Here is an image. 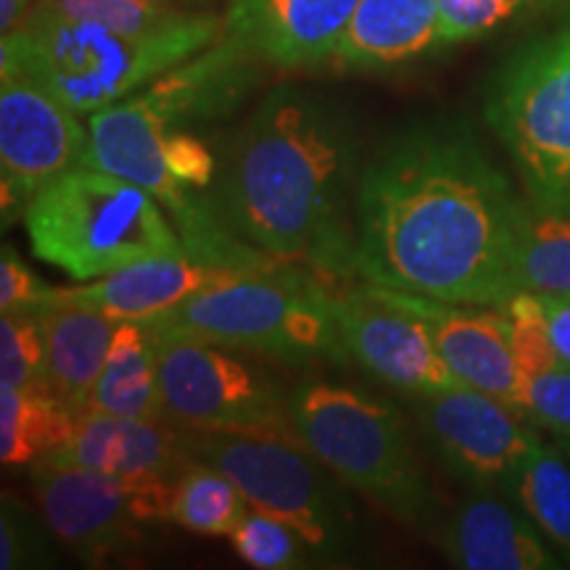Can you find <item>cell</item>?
<instances>
[{
	"mask_svg": "<svg viewBox=\"0 0 570 570\" xmlns=\"http://www.w3.org/2000/svg\"><path fill=\"white\" fill-rule=\"evenodd\" d=\"M523 206L468 125L415 122L362 167L352 273L439 302L502 306L518 294Z\"/></svg>",
	"mask_w": 570,
	"mask_h": 570,
	"instance_id": "cell-1",
	"label": "cell"
},
{
	"mask_svg": "<svg viewBox=\"0 0 570 570\" xmlns=\"http://www.w3.org/2000/svg\"><path fill=\"white\" fill-rule=\"evenodd\" d=\"M360 135L325 92L281 85L240 127L219 164L214 204L246 244L323 281H352Z\"/></svg>",
	"mask_w": 570,
	"mask_h": 570,
	"instance_id": "cell-2",
	"label": "cell"
},
{
	"mask_svg": "<svg viewBox=\"0 0 570 570\" xmlns=\"http://www.w3.org/2000/svg\"><path fill=\"white\" fill-rule=\"evenodd\" d=\"M225 35V13L206 11L164 35H127L38 0L0 40V75L24 71L80 117L109 109L194 59Z\"/></svg>",
	"mask_w": 570,
	"mask_h": 570,
	"instance_id": "cell-3",
	"label": "cell"
},
{
	"mask_svg": "<svg viewBox=\"0 0 570 570\" xmlns=\"http://www.w3.org/2000/svg\"><path fill=\"white\" fill-rule=\"evenodd\" d=\"M291 420L304 446L348 489L404 529H433L436 491L391 404L338 383L304 381L291 391Z\"/></svg>",
	"mask_w": 570,
	"mask_h": 570,
	"instance_id": "cell-4",
	"label": "cell"
},
{
	"mask_svg": "<svg viewBox=\"0 0 570 570\" xmlns=\"http://www.w3.org/2000/svg\"><path fill=\"white\" fill-rule=\"evenodd\" d=\"M38 259L92 281L154 256L188 254L156 198L125 177L77 167L53 177L24 214Z\"/></svg>",
	"mask_w": 570,
	"mask_h": 570,
	"instance_id": "cell-5",
	"label": "cell"
},
{
	"mask_svg": "<svg viewBox=\"0 0 570 570\" xmlns=\"http://www.w3.org/2000/svg\"><path fill=\"white\" fill-rule=\"evenodd\" d=\"M140 323L156 338H202L265 354L283 365L348 362L336 320L325 304V281L296 267L212 285Z\"/></svg>",
	"mask_w": 570,
	"mask_h": 570,
	"instance_id": "cell-6",
	"label": "cell"
},
{
	"mask_svg": "<svg viewBox=\"0 0 570 570\" xmlns=\"http://www.w3.org/2000/svg\"><path fill=\"white\" fill-rule=\"evenodd\" d=\"M190 460L206 462L240 489L252 510L285 520L323 566L346 562L360 523L346 483L296 431H180Z\"/></svg>",
	"mask_w": 570,
	"mask_h": 570,
	"instance_id": "cell-7",
	"label": "cell"
},
{
	"mask_svg": "<svg viewBox=\"0 0 570 570\" xmlns=\"http://www.w3.org/2000/svg\"><path fill=\"white\" fill-rule=\"evenodd\" d=\"M483 117L533 206L570 214V3L499 63Z\"/></svg>",
	"mask_w": 570,
	"mask_h": 570,
	"instance_id": "cell-8",
	"label": "cell"
},
{
	"mask_svg": "<svg viewBox=\"0 0 570 570\" xmlns=\"http://www.w3.org/2000/svg\"><path fill=\"white\" fill-rule=\"evenodd\" d=\"M40 515L90 566L135 558L151 525L169 523L175 479H119L88 468L32 465Z\"/></svg>",
	"mask_w": 570,
	"mask_h": 570,
	"instance_id": "cell-9",
	"label": "cell"
},
{
	"mask_svg": "<svg viewBox=\"0 0 570 570\" xmlns=\"http://www.w3.org/2000/svg\"><path fill=\"white\" fill-rule=\"evenodd\" d=\"M151 333V331H148ZM161 420L180 431H296L291 394L225 346L188 336L156 338Z\"/></svg>",
	"mask_w": 570,
	"mask_h": 570,
	"instance_id": "cell-10",
	"label": "cell"
},
{
	"mask_svg": "<svg viewBox=\"0 0 570 570\" xmlns=\"http://www.w3.org/2000/svg\"><path fill=\"white\" fill-rule=\"evenodd\" d=\"M88 130L67 104L24 71L0 75V212L24 219L53 177L82 161Z\"/></svg>",
	"mask_w": 570,
	"mask_h": 570,
	"instance_id": "cell-11",
	"label": "cell"
},
{
	"mask_svg": "<svg viewBox=\"0 0 570 570\" xmlns=\"http://www.w3.org/2000/svg\"><path fill=\"white\" fill-rule=\"evenodd\" d=\"M325 281V304L336 320L348 362L410 396L465 386L449 370L428 325L402 306L377 298L365 283Z\"/></svg>",
	"mask_w": 570,
	"mask_h": 570,
	"instance_id": "cell-12",
	"label": "cell"
},
{
	"mask_svg": "<svg viewBox=\"0 0 570 570\" xmlns=\"http://www.w3.org/2000/svg\"><path fill=\"white\" fill-rule=\"evenodd\" d=\"M412 410L439 460L473 489L508 491L541 441L520 412L470 386L412 396Z\"/></svg>",
	"mask_w": 570,
	"mask_h": 570,
	"instance_id": "cell-13",
	"label": "cell"
},
{
	"mask_svg": "<svg viewBox=\"0 0 570 570\" xmlns=\"http://www.w3.org/2000/svg\"><path fill=\"white\" fill-rule=\"evenodd\" d=\"M365 285L383 302L402 306L423 320L449 370L465 386L479 389L523 415L520 377L510 348L508 315L499 306H462L373 283Z\"/></svg>",
	"mask_w": 570,
	"mask_h": 570,
	"instance_id": "cell-14",
	"label": "cell"
},
{
	"mask_svg": "<svg viewBox=\"0 0 570 570\" xmlns=\"http://www.w3.org/2000/svg\"><path fill=\"white\" fill-rule=\"evenodd\" d=\"M360 0H227L225 35L256 61L306 69L333 61Z\"/></svg>",
	"mask_w": 570,
	"mask_h": 570,
	"instance_id": "cell-15",
	"label": "cell"
},
{
	"mask_svg": "<svg viewBox=\"0 0 570 570\" xmlns=\"http://www.w3.org/2000/svg\"><path fill=\"white\" fill-rule=\"evenodd\" d=\"M185 462L180 428L167 420L85 412L67 444L38 465L88 468L119 479H175Z\"/></svg>",
	"mask_w": 570,
	"mask_h": 570,
	"instance_id": "cell-16",
	"label": "cell"
},
{
	"mask_svg": "<svg viewBox=\"0 0 570 570\" xmlns=\"http://www.w3.org/2000/svg\"><path fill=\"white\" fill-rule=\"evenodd\" d=\"M441 552L465 570H560L558 552L523 510L494 491L473 489L436 533Z\"/></svg>",
	"mask_w": 570,
	"mask_h": 570,
	"instance_id": "cell-17",
	"label": "cell"
},
{
	"mask_svg": "<svg viewBox=\"0 0 570 570\" xmlns=\"http://www.w3.org/2000/svg\"><path fill=\"white\" fill-rule=\"evenodd\" d=\"M244 275L254 273L206 265L190 254L154 256V259H142L138 265L104 275L98 283L82 285V288H51L42 306L61 302L98 309L114 320H148L173 309L198 291L238 281Z\"/></svg>",
	"mask_w": 570,
	"mask_h": 570,
	"instance_id": "cell-18",
	"label": "cell"
},
{
	"mask_svg": "<svg viewBox=\"0 0 570 570\" xmlns=\"http://www.w3.org/2000/svg\"><path fill=\"white\" fill-rule=\"evenodd\" d=\"M444 48L439 0H360L333 63L352 71L402 67Z\"/></svg>",
	"mask_w": 570,
	"mask_h": 570,
	"instance_id": "cell-19",
	"label": "cell"
},
{
	"mask_svg": "<svg viewBox=\"0 0 570 570\" xmlns=\"http://www.w3.org/2000/svg\"><path fill=\"white\" fill-rule=\"evenodd\" d=\"M40 312L46 333V389L80 417L88 412L119 320L61 302L46 304Z\"/></svg>",
	"mask_w": 570,
	"mask_h": 570,
	"instance_id": "cell-20",
	"label": "cell"
},
{
	"mask_svg": "<svg viewBox=\"0 0 570 570\" xmlns=\"http://www.w3.org/2000/svg\"><path fill=\"white\" fill-rule=\"evenodd\" d=\"M88 412L161 420L156 341L140 320L117 323L101 377L90 394Z\"/></svg>",
	"mask_w": 570,
	"mask_h": 570,
	"instance_id": "cell-21",
	"label": "cell"
},
{
	"mask_svg": "<svg viewBox=\"0 0 570 570\" xmlns=\"http://www.w3.org/2000/svg\"><path fill=\"white\" fill-rule=\"evenodd\" d=\"M77 415L51 391L0 386V460L6 468H32L71 439Z\"/></svg>",
	"mask_w": 570,
	"mask_h": 570,
	"instance_id": "cell-22",
	"label": "cell"
},
{
	"mask_svg": "<svg viewBox=\"0 0 570 570\" xmlns=\"http://www.w3.org/2000/svg\"><path fill=\"white\" fill-rule=\"evenodd\" d=\"M508 494L570 568V465L562 449L539 441L518 468Z\"/></svg>",
	"mask_w": 570,
	"mask_h": 570,
	"instance_id": "cell-23",
	"label": "cell"
},
{
	"mask_svg": "<svg viewBox=\"0 0 570 570\" xmlns=\"http://www.w3.org/2000/svg\"><path fill=\"white\" fill-rule=\"evenodd\" d=\"M518 291L570 296V214L547 212L525 198L515 252Z\"/></svg>",
	"mask_w": 570,
	"mask_h": 570,
	"instance_id": "cell-24",
	"label": "cell"
},
{
	"mask_svg": "<svg viewBox=\"0 0 570 570\" xmlns=\"http://www.w3.org/2000/svg\"><path fill=\"white\" fill-rule=\"evenodd\" d=\"M248 510L244 494L235 483L206 462H185L173 481L169 523L202 537H230L238 520Z\"/></svg>",
	"mask_w": 570,
	"mask_h": 570,
	"instance_id": "cell-25",
	"label": "cell"
},
{
	"mask_svg": "<svg viewBox=\"0 0 570 570\" xmlns=\"http://www.w3.org/2000/svg\"><path fill=\"white\" fill-rule=\"evenodd\" d=\"M444 46L520 30L566 9L570 0H439Z\"/></svg>",
	"mask_w": 570,
	"mask_h": 570,
	"instance_id": "cell-26",
	"label": "cell"
},
{
	"mask_svg": "<svg viewBox=\"0 0 570 570\" xmlns=\"http://www.w3.org/2000/svg\"><path fill=\"white\" fill-rule=\"evenodd\" d=\"M227 539L246 566L259 570H298L312 560L309 547L298 531L262 510L248 508Z\"/></svg>",
	"mask_w": 570,
	"mask_h": 570,
	"instance_id": "cell-27",
	"label": "cell"
},
{
	"mask_svg": "<svg viewBox=\"0 0 570 570\" xmlns=\"http://www.w3.org/2000/svg\"><path fill=\"white\" fill-rule=\"evenodd\" d=\"M0 386L46 389V333L40 309H13L0 317Z\"/></svg>",
	"mask_w": 570,
	"mask_h": 570,
	"instance_id": "cell-28",
	"label": "cell"
},
{
	"mask_svg": "<svg viewBox=\"0 0 570 570\" xmlns=\"http://www.w3.org/2000/svg\"><path fill=\"white\" fill-rule=\"evenodd\" d=\"M56 9L85 17L111 30L127 35H164L183 30L204 17L206 11L188 9H167V6H154L146 0H48Z\"/></svg>",
	"mask_w": 570,
	"mask_h": 570,
	"instance_id": "cell-29",
	"label": "cell"
},
{
	"mask_svg": "<svg viewBox=\"0 0 570 570\" xmlns=\"http://www.w3.org/2000/svg\"><path fill=\"white\" fill-rule=\"evenodd\" d=\"M520 410L539 431L550 433L562 454L570 458V365L520 375Z\"/></svg>",
	"mask_w": 570,
	"mask_h": 570,
	"instance_id": "cell-30",
	"label": "cell"
},
{
	"mask_svg": "<svg viewBox=\"0 0 570 570\" xmlns=\"http://www.w3.org/2000/svg\"><path fill=\"white\" fill-rule=\"evenodd\" d=\"M46 518L6 494L0 502V570L51 568L56 562Z\"/></svg>",
	"mask_w": 570,
	"mask_h": 570,
	"instance_id": "cell-31",
	"label": "cell"
},
{
	"mask_svg": "<svg viewBox=\"0 0 570 570\" xmlns=\"http://www.w3.org/2000/svg\"><path fill=\"white\" fill-rule=\"evenodd\" d=\"M161 161L175 183L194 190H209L217 180V159L209 146L190 130H169L161 138Z\"/></svg>",
	"mask_w": 570,
	"mask_h": 570,
	"instance_id": "cell-32",
	"label": "cell"
},
{
	"mask_svg": "<svg viewBox=\"0 0 570 570\" xmlns=\"http://www.w3.org/2000/svg\"><path fill=\"white\" fill-rule=\"evenodd\" d=\"M51 285H46L30 267L24 265L19 252L6 244L0 252V312L40 309Z\"/></svg>",
	"mask_w": 570,
	"mask_h": 570,
	"instance_id": "cell-33",
	"label": "cell"
},
{
	"mask_svg": "<svg viewBox=\"0 0 570 570\" xmlns=\"http://www.w3.org/2000/svg\"><path fill=\"white\" fill-rule=\"evenodd\" d=\"M541 309H544L547 327H550L552 344L562 360L570 365V296L539 294Z\"/></svg>",
	"mask_w": 570,
	"mask_h": 570,
	"instance_id": "cell-34",
	"label": "cell"
},
{
	"mask_svg": "<svg viewBox=\"0 0 570 570\" xmlns=\"http://www.w3.org/2000/svg\"><path fill=\"white\" fill-rule=\"evenodd\" d=\"M32 0H0V32L9 35L30 17Z\"/></svg>",
	"mask_w": 570,
	"mask_h": 570,
	"instance_id": "cell-35",
	"label": "cell"
},
{
	"mask_svg": "<svg viewBox=\"0 0 570 570\" xmlns=\"http://www.w3.org/2000/svg\"><path fill=\"white\" fill-rule=\"evenodd\" d=\"M146 3H154V6H167V9L209 11V9H206V3H209V0H146Z\"/></svg>",
	"mask_w": 570,
	"mask_h": 570,
	"instance_id": "cell-36",
	"label": "cell"
}]
</instances>
